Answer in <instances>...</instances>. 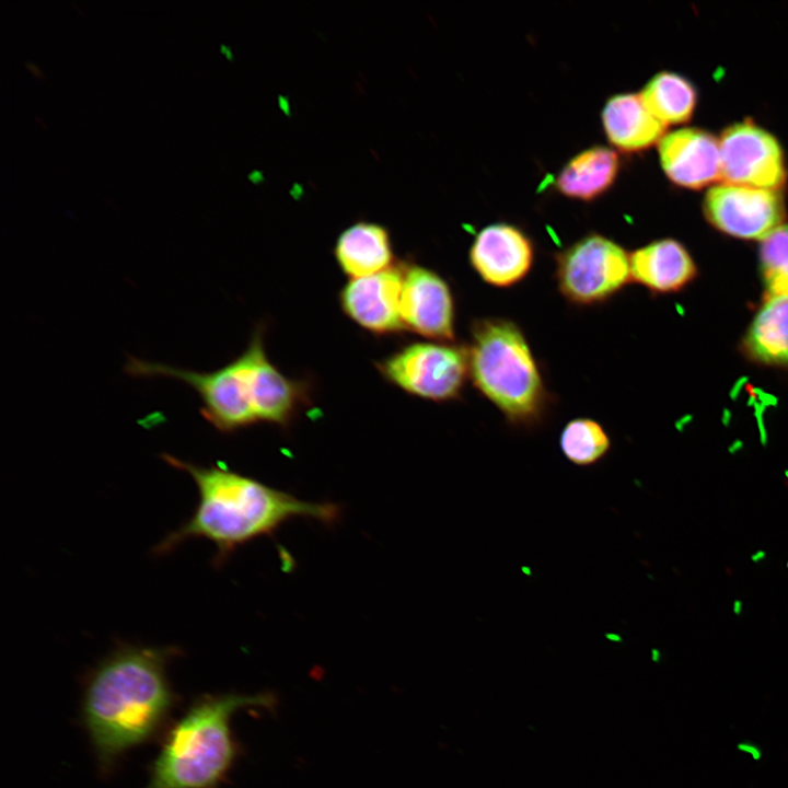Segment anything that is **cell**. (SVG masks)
I'll use <instances>...</instances> for the list:
<instances>
[{
    "label": "cell",
    "instance_id": "18",
    "mask_svg": "<svg viewBox=\"0 0 788 788\" xmlns=\"http://www.w3.org/2000/svg\"><path fill=\"white\" fill-rule=\"evenodd\" d=\"M334 255L351 279L373 275L394 265L387 229L370 221H358L346 228L336 240Z\"/></svg>",
    "mask_w": 788,
    "mask_h": 788
},
{
    "label": "cell",
    "instance_id": "10",
    "mask_svg": "<svg viewBox=\"0 0 788 788\" xmlns=\"http://www.w3.org/2000/svg\"><path fill=\"white\" fill-rule=\"evenodd\" d=\"M401 315L405 328L434 341L454 340L455 305L448 282L419 265H404Z\"/></svg>",
    "mask_w": 788,
    "mask_h": 788
},
{
    "label": "cell",
    "instance_id": "24",
    "mask_svg": "<svg viewBox=\"0 0 788 788\" xmlns=\"http://www.w3.org/2000/svg\"><path fill=\"white\" fill-rule=\"evenodd\" d=\"M743 607H744V605H743V602H742L741 600L737 599V600L733 601V603H732V612H733L734 615H737V616L741 615L742 612H743Z\"/></svg>",
    "mask_w": 788,
    "mask_h": 788
},
{
    "label": "cell",
    "instance_id": "12",
    "mask_svg": "<svg viewBox=\"0 0 788 788\" xmlns=\"http://www.w3.org/2000/svg\"><path fill=\"white\" fill-rule=\"evenodd\" d=\"M534 247L530 237L509 223L482 229L470 250L473 269L487 283L506 288L521 281L531 270Z\"/></svg>",
    "mask_w": 788,
    "mask_h": 788
},
{
    "label": "cell",
    "instance_id": "22",
    "mask_svg": "<svg viewBox=\"0 0 788 788\" xmlns=\"http://www.w3.org/2000/svg\"><path fill=\"white\" fill-rule=\"evenodd\" d=\"M758 256L764 297L788 296V223L761 240Z\"/></svg>",
    "mask_w": 788,
    "mask_h": 788
},
{
    "label": "cell",
    "instance_id": "9",
    "mask_svg": "<svg viewBox=\"0 0 788 788\" xmlns=\"http://www.w3.org/2000/svg\"><path fill=\"white\" fill-rule=\"evenodd\" d=\"M704 212L717 230L743 240H763L786 216L778 190L728 183L708 190Z\"/></svg>",
    "mask_w": 788,
    "mask_h": 788
},
{
    "label": "cell",
    "instance_id": "16",
    "mask_svg": "<svg viewBox=\"0 0 788 788\" xmlns=\"http://www.w3.org/2000/svg\"><path fill=\"white\" fill-rule=\"evenodd\" d=\"M740 351L757 366L788 369V296L764 297L740 341Z\"/></svg>",
    "mask_w": 788,
    "mask_h": 788
},
{
    "label": "cell",
    "instance_id": "20",
    "mask_svg": "<svg viewBox=\"0 0 788 788\" xmlns=\"http://www.w3.org/2000/svg\"><path fill=\"white\" fill-rule=\"evenodd\" d=\"M649 112L664 126L687 121L696 105V91L682 76L662 71L639 93Z\"/></svg>",
    "mask_w": 788,
    "mask_h": 788
},
{
    "label": "cell",
    "instance_id": "21",
    "mask_svg": "<svg viewBox=\"0 0 788 788\" xmlns=\"http://www.w3.org/2000/svg\"><path fill=\"white\" fill-rule=\"evenodd\" d=\"M610 448L611 441L606 431L590 418H577L567 422L560 433L563 454L579 466L599 462Z\"/></svg>",
    "mask_w": 788,
    "mask_h": 788
},
{
    "label": "cell",
    "instance_id": "1",
    "mask_svg": "<svg viewBox=\"0 0 788 788\" xmlns=\"http://www.w3.org/2000/svg\"><path fill=\"white\" fill-rule=\"evenodd\" d=\"M177 654L176 647L120 644L89 673L82 719L102 770L165 727L176 703L166 668Z\"/></svg>",
    "mask_w": 788,
    "mask_h": 788
},
{
    "label": "cell",
    "instance_id": "6",
    "mask_svg": "<svg viewBox=\"0 0 788 788\" xmlns=\"http://www.w3.org/2000/svg\"><path fill=\"white\" fill-rule=\"evenodd\" d=\"M555 278L569 302L603 303L631 280L629 254L613 240L591 233L556 255Z\"/></svg>",
    "mask_w": 788,
    "mask_h": 788
},
{
    "label": "cell",
    "instance_id": "7",
    "mask_svg": "<svg viewBox=\"0 0 788 788\" xmlns=\"http://www.w3.org/2000/svg\"><path fill=\"white\" fill-rule=\"evenodd\" d=\"M378 369L405 392L434 402L455 399L470 378L466 347L442 341L409 344Z\"/></svg>",
    "mask_w": 788,
    "mask_h": 788
},
{
    "label": "cell",
    "instance_id": "8",
    "mask_svg": "<svg viewBox=\"0 0 788 788\" xmlns=\"http://www.w3.org/2000/svg\"><path fill=\"white\" fill-rule=\"evenodd\" d=\"M720 178L725 183L778 190L786 181L776 138L752 121L729 126L719 138Z\"/></svg>",
    "mask_w": 788,
    "mask_h": 788
},
{
    "label": "cell",
    "instance_id": "11",
    "mask_svg": "<svg viewBox=\"0 0 788 788\" xmlns=\"http://www.w3.org/2000/svg\"><path fill=\"white\" fill-rule=\"evenodd\" d=\"M404 265L350 279L340 291L343 311L357 324L375 334L405 328L401 315Z\"/></svg>",
    "mask_w": 788,
    "mask_h": 788
},
{
    "label": "cell",
    "instance_id": "25",
    "mask_svg": "<svg viewBox=\"0 0 788 788\" xmlns=\"http://www.w3.org/2000/svg\"><path fill=\"white\" fill-rule=\"evenodd\" d=\"M26 67L30 69V71H31L36 78L43 77L42 72L39 71V69H38L34 63L27 61V62H26Z\"/></svg>",
    "mask_w": 788,
    "mask_h": 788
},
{
    "label": "cell",
    "instance_id": "27",
    "mask_svg": "<svg viewBox=\"0 0 788 788\" xmlns=\"http://www.w3.org/2000/svg\"><path fill=\"white\" fill-rule=\"evenodd\" d=\"M786 567H787V569H788V560H787V563H786Z\"/></svg>",
    "mask_w": 788,
    "mask_h": 788
},
{
    "label": "cell",
    "instance_id": "14",
    "mask_svg": "<svg viewBox=\"0 0 788 788\" xmlns=\"http://www.w3.org/2000/svg\"><path fill=\"white\" fill-rule=\"evenodd\" d=\"M660 163L667 176L687 188H702L720 178L719 140L711 134L683 128L659 141Z\"/></svg>",
    "mask_w": 788,
    "mask_h": 788
},
{
    "label": "cell",
    "instance_id": "23",
    "mask_svg": "<svg viewBox=\"0 0 788 788\" xmlns=\"http://www.w3.org/2000/svg\"><path fill=\"white\" fill-rule=\"evenodd\" d=\"M766 556H767V554H766L765 551H763V549H757L756 552H754V553L750 556V559H751L754 564H758V563L765 560Z\"/></svg>",
    "mask_w": 788,
    "mask_h": 788
},
{
    "label": "cell",
    "instance_id": "15",
    "mask_svg": "<svg viewBox=\"0 0 788 788\" xmlns=\"http://www.w3.org/2000/svg\"><path fill=\"white\" fill-rule=\"evenodd\" d=\"M631 280L654 293H675L697 276L688 251L673 239L653 241L629 254Z\"/></svg>",
    "mask_w": 788,
    "mask_h": 788
},
{
    "label": "cell",
    "instance_id": "26",
    "mask_svg": "<svg viewBox=\"0 0 788 788\" xmlns=\"http://www.w3.org/2000/svg\"><path fill=\"white\" fill-rule=\"evenodd\" d=\"M785 476L788 478V471H785Z\"/></svg>",
    "mask_w": 788,
    "mask_h": 788
},
{
    "label": "cell",
    "instance_id": "5",
    "mask_svg": "<svg viewBox=\"0 0 788 788\" xmlns=\"http://www.w3.org/2000/svg\"><path fill=\"white\" fill-rule=\"evenodd\" d=\"M125 372L141 378H171L193 387L199 395L201 416L225 433L257 422L248 382V357L245 350L227 366L210 372L182 369L166 363L128 358Z\"/></svg>",
    "mask_w": 788,
    "mask_h": 788
},
{
    "label": "cell",
    "instance_id": "19",
    "mask_svg": "<svg viewBox=\"0 0 788 788\" xmlns=\"http://www.w3.org/2000/svg\"><path fill=\"white\" fill-rule=\"evenodd\" d=\"M618 171L616 151L594 146L579 152L564 165L555 179V187L568 198L591 201L613 186Z\"/></svg>",
    "mask_w": 788,
    "mask_h": 788
},
{
    "label": "cell",
    "instance_id": "2",
    "mask_svg": "<svg viewBox=\"0 0 788 788\" xmlns=\"http://www.w3.org/2000/svg\"><path fill=\"white\" fill-rule=\"evenodd\" d=\"M161 457L193 478L198 502L193 514L154 546L157 556L172 553L188 540L205 538L216 546L212 561L219 567L237 547L273 533L291 519L331 524L340 515L336 503L302 500L227 467L201 466L167 453Z\"/></svg>",
    "mask_w": 788,
    "mask_h": 788
},
{
    "label": "cell",
    "instance_id": "13",
    "mask_svg": "<svg viewBox=\"0 0 788 788\" xmlns=\"http://www.w3.org/2000/svg\"><path fill=\"white\" fill-rule=\"evenodd\" d=\"M245 352L251 401L257 421L288 425L303 401V385L285 376L268 360L260 329L255 331Z\"/></svg>",
    "mask_w": 788,
    "mask_h": 788
},
{
    "label": "cell",
    "instance_id": "3",
    "mask_svg": "<svg viewBox=\"0 0 788 788\" xmlns=\"http://www.w3.org/2000/svg\"><path fill=\"white\" fill-rule=\"evenodd\" d=\"M273 693L204 695L167 728L144 788H219L241 750L231 728L243 708L276 705Z\"/></svg>",
    "mask_w": 788,
    "mask_h": 788
},
{
    "label": "cell",
    "instance_id": "4",
    "mask_svg": "<svg viewBox=\"0 0 788 788\" xmlns=\"http://www.w3.org/2000/svg\"><path fill=\"white\" fill-rule=\"evenodd\" d=\"M475 387L515 426L540 421L548 394L521 328L510 320H476L466 347Z\"/></svg>",
    "mask_w": 788,
    "mask_h": 788
},
{
    "label": "cell",
    "instance_id": "17",
    "mask_svg": "<svg viewBox=\"0 0 788 788\" xmlns=\"http://www.w3.org/2000/svg\"><path fill=\"white\" fill-rule=\"evenodd\" d=\"M602 124L610 143L623 152H639L664 136L665 126L646 107L639 94L610 97L602 111Z\"/></svg>",
    "mask_w": 788,
    "mask_h": 788
}]
</instances>
